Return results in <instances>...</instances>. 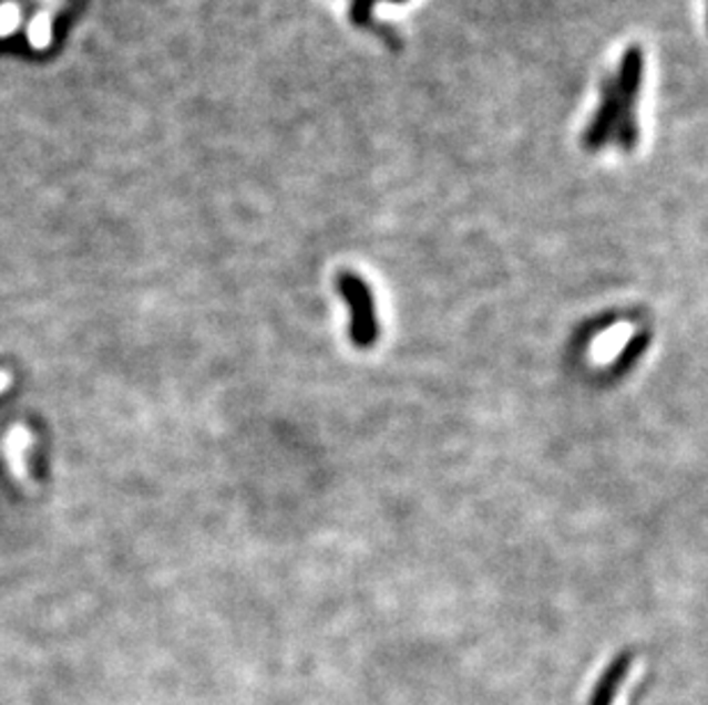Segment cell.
<instances>
[{"label":"cell","instance_id":"277c9868","mask_svg":"<svg viewBox=\"0 0 708 705\" xmlns=\"http://www.w3.org/2000/svg\"><path fill=\"white\" fill-rule=\"evenodd\" d=\"M10 440H14V445L12 443H8L10 447H8V456H10V463H12V473L19 477V479H28V473H25V463H23V449L30 445V435L19 426L17 431H12V435H10Z\"/></svg>","mask_w":708,"mask_h":705},{"label":"cell","instance_id":"7a4b0ae2","mask_svg":"<svg viewBox=\"0 0 708 705\" xmlns=\"http://www.w3.org/2000/svg\"><path fill=\"white\" fill-rule=\"evenodd\" d=\"M340 291L345 300L349 302L351 310V340L360 349L374 346L379 340V321H377V308L374 296L356 273L340 276Z\"/></svg>","mask_w":708,"mask_h":705},{"label":"cell","instance_id":"52a82bcc","mask_svg":"<svg viewBox=\"0 0 708 705\" xmlns=\"http://www.w3.org/2000/svg\"><path fill=\"white\" fill-rule=\"evenodd\" d=\"M390 3H407V0H390Z\"/></svg>","mask_w":708,"mask_h":705},{"label":"cell","instance_id":"5b68a950","mask_svg":"<svg viewBox=\"0 0 708 705\" xmlns=\"http://www.w3.org/2000/svg\"><path fill=\"white\" fill-rule=\"evenodd\" d=\"M649 344V334L647 332H643V334H637V338L628 344V349L624 351V357L619 360V366L622 369H626V366H630L637 357H639V353L645 351V346Z\"/></svg>","mask_w":708,"mask_h":705},{"label":"cell","instance_id":"6da1fadb","mask_svg":"<svg viewBox=\"0 0 708 705\" xmlns=\"http://www.w3.org/2000/svg\"><path fill=\"white\" fill-rule=\"evenodd\" d=\"M645 83V51L637 44L628 46L622 55L619 72L615 76L617 96H619V126L615 141L624 152H633L639 145V92Z\"/></svg>","mask_w":708,"mask_h":705},{"label":"cell","instance_id":"3957f363","mask_svg":"<svg viewBox=\"0 0 708 705\" xmlns=\"http://www.w3.org/2000/svg\"><path fill=\"white\" fill-rule=\"evenodd\" d=\"M617 126H619V96H617L615 76H608V79L603 81L598 111H596L594 120L589 122L585 136H583L585 149L596 152V149L608 145L610 141H615Z\"/></svg>","mask_w":708,"mask_h":705},{"label":"cell","instance_id":"ba28073f","mask_svg":"<svg viewBox=\"0 0 708 705\" xmlns=\"http://www.w3.org/2000/svg\"><path fill=\"white\" fill-rule=\"evenodd\" d=\"M706 23H708V10H706Z\"/></svg>","mask_w":708,"mask_h":705},{"label":"cell","instance_id":"8992f818","mask_svg":"<svg viewBox=\"0 0 708 705\" xmlns=\"http://www.w3.org/2000/svg\"><path fill=\"white\" fill-rule=\"evenodd\" d=\"M12 385V376L8 372H0V392Z\"/></svg>","mask_w":708,"mask_h":705}]
</instances>
